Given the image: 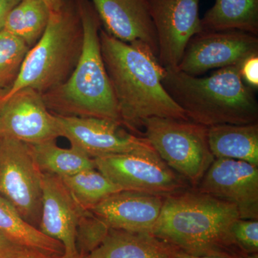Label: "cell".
<instances>
[{
    "label": "cell",
    "mask_w": 258,
    "mask_h": 258,
    "mask_svg": "<svg viewBox=\"0 0 258 258\" xmlns=\"http://www.w3.org/2000/svg\"><path fill=\"white\" fill-rule=\"evenodd\" d=\"M102 57L122 125L144 137V123L152 117L189 120L162 85L164 67L142 43H126L100 30Z\"/></svg>",
    "instance_id": "obj_1"
},
{
    "label": "cell",
    "mask_w": 258,
    "mask_h": 258,
    "mask_svg": "<svg viewBox=\"0 0 258 258\" xmlns=\"http://www.w3.org/2000/svg\"><path fill=\"white\" fill-rule=\"evenodd\" d=\"M239 218L235 205L191 187L166 197L151 233L191 255L244 258L232 232Z\"/></svg>",
    "instance_id": "obj_2"
},
{
    "label": "cell",
    "mask_w": 258,
    "mask_h": 258,
    "mask_svg": "<svg viewBox=\"0 0 258 258\" xmlns=\"http://www.w3.org/2000/svg\"><path fill=\"white\" fill-rule=\"evenodd\" d=\"M240 66L217 70L205 78L166 69L162 85L189 120L204 126L257 123L253 88L240 75Z\"/></svg>",
    "instance_id": "obj_3"
},
{
    "label": "cell",
    "mask_w": 258,
    "mask_h": 258,
    "mask_svg": "<svg viewBox=\"0 0 258 258\" xmlns=\"http://www.w3.org/2000/svg\"><path fill=\"white\" fill-rule=\"evenodd\" d=\"M79 1L83 28L81 57L69 79L42 94V98L54 115L104 118L121 123L102 57L101 19L91 0Z\"/></svg>",
    "instance_id": "obj_4"
},
{
    "label": "cell",
    "mask_w": 258,
    "mask_h": 258,
    "mask_svg": "<svg viewBox=\"0 0 258 258\" xmlns=\"http://www.w3.org/2000/svg\"><path fill=\"white\" fill-rule=\"evenodd\" d=\"M83 45V28L79 0H61L50 12L46 28L30 49L11 88L0 102L25 88L41 94L69 79L79 62Z\"/></svg>",
    "instance_id": "obj_5"
},
{
    "label": "cell",
    "mask_w": 258,
    "mask_h": 258,
    "mask_svg": "<svg viewBox=\"0 0 258 258\" xmlns=\"http://www.w3.org/2000/svg\"><path fill=\"white\" fill-rule=\"evenodd\" d=\"M208 127L191 120L152 117L144 123V137L172 170L195 188L215 158Z\"/></svg>",
    "instance_id": "obj_6"
},
{
    "label": "cell",
    "mask_w": 258,
    "mask_h": 258,
    "mask_svg": "<svg viewBox=\"0 0 258 258\" xmlns=\"http://www.w3.org/2000/svg\"><path fill=\"white\" fill-rule=\"evenodd\" d=\"M0 196L28 223L39 229L42 208V173L30 144L0 139Z\"/></svg>",
    "instance_id": "obj_7"
},
{
    "label": "cell",
    "mask_w": 258,
    "mask_h": 258,
    "mask_svg": "<svg viewBox=\"0 0 258 258\" xmlns=\"http://www.w3.org/2000/svg\"><path fill=\"white\" fill-rule=\"evenodd\" d=\"M96 169L121 190L168 197L189 189L157 152L113 154L94 159Z\"/></svg>",
    "instance_id": "obj_8"
},
{
    "label": "cell",
    "mask_w": 258,
    "mask_h": 258,
    "mask_svg": "<svg viewBox=\"0 0 258 258\" xmlns=\"http://www.w3.org/2000/svg\"><path fill=\"white\" fill-rule=\"evenodd\" d=\"M55 115L61 137L93 159L113 154L156 152L145 137L128 132L119 122Z\"/></svg>",
    "instance_id": "obj_9"
},
{
    "label": "cell",
    "mask_w": 258,
    "mask_h": 258,
    "mask_svg": "<svg viewBox=\"0 0 258 258\" xmlns=\"http://www.w3.org/2000/svg\"><path fill=\"white\" fill-rule=\"evenodd\" d=\"M256 54L257 35L240 30L203 31L188 42L176 69L198 76L210 70L240 66Z\"/></svg>",
    "instance_id": "obj_10"
},
{
    "label": "cell",
    "mask_w": 258,
    "mask_h": 258,
    "mask_svg": "<svg viewBox=\"0 0 258 258\" xmlns=\"http://www.w3.org/2000/svg\"><path fill=\"white\" fill-rule=\"evenodd\" d=\"M200 1L148 0L157 35V59L162 67L177 69L188 42L203 31Z\"/></svg>",
    "instance_id": "obj_11"
},
{
    "label": "cell",
    "mask_w": 258,
    "mask_h": 258,
    "mask_svg": "<svg viewBox=\"0 0 258 258\" xmlns=\"http://www.w3.org/2000/svg\"><path fill=\"white\" fill-rule=\"evenodd\" d=\"M59 137L55 115L47 109L41 93L25 88L0 102V139L36 145Z\"/></svg>",
    "instance_id": "obj_12"
},
{
    "label": "cell",
    "mask_w": 258,
    "mask_h": 258,
    "mask_svg": "<svg viewBox=\"0 0 258 258\" xmlns=\"http://www.w3.org/2000/svg\"><path fill=\"white\" fill-rule=\"evenodd\" d=\"M195 189L235 205L240 219L258 220V166L215 159Z\"/></svg>",
    "instance_id": "obj_13"
},
{
    "label": "cell",
    "mask_w": 258,
    "mask_h": 258,
    "mask_svg": "<svg viewBox=\"0 0 258 258\" xmlns=\"http://www.w3.org/2000/svg\"><path fill=\"white\" fill-rule=\"evenodd\" d=\"M82 207L76 203L60 176L42 174V208L39 230L64 247L59 258H81L76 233Z\"/></svg>",
    "instance_id": "obj_14"
},
{
    "label": "cell",
    "mask_w": 258,
    "mask_h": 258,
    "mask_svg": "<svg viewBox=\"0 0 258 258\" xmlns=\"http://www.w3.org/2000/svg\"><path fill=\"white\" fill-rule=\"evenodd\" d=\"M165 197L121 190L97 204L89 211L109 229L151 232L160 216Z\"/></svg>",
    "instance_id": "obj_15"
},
{
    "label": "cell",
    "mask_w": 258,
    "mask_h": 258,
    "mask_svg": "<svg viewBox=\"0 0 258 258\" xmlns=\"http://www.w3.org/2000/svg\"><path fill=\"white\" fill-rule=\"evenodd\" d=\"M102 28L126 43L142 42L158 55L157 32L148 0H91Z\"/></svg>",
    "instance_id": "obj_16"
},
{
    "label": "cell",
    "mask_w": 258,
    "mask_h": 258,
    "mask_svg": "<svg viewBox=\"0 0 258 258\" xmlns=\"http://www.w3.org/2000/svg\"><path fill=\"white\" fill-rule=\"evenodd\" d=\"M176 252L151 232L109 229L103 242L86 258H177Z\"/></svg>",
    "instance_id": "obj_17"
},
{
    "label": "cell",
    "mask_w": 258,
    "mask_h": 258,
    "mask_svg": "<svg viewBox=\"0 0 258 258\" xmlns=\"http://www.w3.org/2000/svg\"><path fill=\"white\" fill-rule=\"evenodd\" d=\"M208 142L215 159H232L258 166V123L208 127Z\"/></svg>",
    "instance_id": "obj_18"
},
{
    "label": "cell",
    "mask_w": 258,
    "mask_h": 258,
    "mask_svg": "<svg viewBox=\"0 0 258 258\" xmlns=\"http://www.w3.org/2000/svg\"><path fill=\"white\" fill-rule=\"evenodd\" d=\"M201 21L203 31L240 30L257 35L258 0H215Z\"/></svg>",
    "instance_id": "obj_19"
},
{
    "label": "cell",
    "mask_w": 258,
    "mask_h": 258,
    "mask_svg": "<svg viewBox=\"0 0 258 258\" xmlns=\"http://www.w3.org/2000/svg\"><path fill=\"white\" fill-rule=\"evenodd\" d=\"M0 232L19 245L36 249L54 257L59 258L64 253L63 246L60 242L47 237L28 223L16 209L1 196Z\"/></svg>",
    "instance_id": "obj_20"
},
{
    "label": "cell",
    "mask_w": 258,
    "mask_h": 258,
    "mask_svg": "<svg viewBox=\"0 0 258 258\" xmlns=\"http://www.w3.org/2000/svg\"><path fill=\"white\" fill-rule=\"evenodd\" d=\"M31 147L42 174L64 177L96 168L94 159L74 147L69 149L58 147L56 140L31 145Z\"/></svg>",
    "instance_id": "obj_21"
},
{
    "label": "cell",
    "mask_w": 258,
    "mask_h": 258,
    "mask_svg": "<svg viewBox=\"0 0 258 258\" xmlns=\"http://www.w3.org/2000/svg\"><path fill=\"white\" fill-rule=\"evenodd\" d=\"M50 15L42 0H21L10 12L4 30L21 38L31 48L42 37Z\"/></svg>",
    "instance_id": "obj_22"
},
{
    "label": "cell",
    "mask_w": 258,
    "mask_h": 258,
    "mask_svg": "<svg viewBox=\"0 0 258 258\" xmlns=\"http://www.w3.org/2000/svg\"><path fill=\"white\" fill-rule=\"evenodd\" d=\"M76 203L89 210L110 195L121 191L98 169H87L60 177Z\"/></svg>",
    "instance_id": "obj_23"
},
{
    "label": "cell",
    "mask_w": 258,
    "mask_h": 258,
    "mask_svg": "<svg viewBox=\"0 0 258 258\" xmlns=\"http://www.w3.org/2000/svg\"><path fill=\"white\" fill-rule=\"evenodd\" d=\"M30 47L20 37L0 30V96L11 88L18 78Z\"/></svg>",
    "instance_id": "obj_24"
},
{
    "label": "cell",
    "mask_w": 258,
    "mask_h": 258,
    "mask_svg": "<svg viewBox=\"0 0 258 258\" xmlns=\"http://www.w3.org/2000/svg\"><path fill=\"white\" fill-rule=\"evenodd\" d=\"M109 228L89 210L82 208L76 233V245L81 258H86L104 240Z\"/></svg>",
    "instance_id": "obj_25"
},
{
    "label": "cell",
    "mask_w": 258,
    "mask_h": 258,
    "mask_svg": "<svg viewBox=\"0 0 258 258\" xmlns=\"http://www.w3.org/2000/svg\"><path fill=\"white\" fill-rule=\"evenodd\" d=\"M232 232L236 242L244 253H257L258 220L237 219L232 226Z\"/></svg>",
    "instance_id": "obj_26"
},
{
    "label": "cell",
    "mask_w": 258,
    "mask_h": 258,
    "mask_svg": "<svg viewBox=\"0 0 258 258\" xmlns=\"http://www.w3.org/2000/svg\"><path fill=\"white\" fill-rule=\"evenodd\" d=\"M240 75L244 83L255 89L258 87V54L247 57L240 64Z\"/></svg>",
    "instance_id": "obj_27"
},
{
    "label": "cell",
    "mask_w": 258,
    "mask_h": 258,
    "mask_svg": "<svg viewBox=\"0 0 258 258\" xmlns=\"http://www.w3.org/2000/svg\"><path fill=\"white\" fill-rule=\"evenodd\" d=\"M29 249H30L15 243L0 232V258L15 257Z\"/></svg>",
    "instance_id": "obj_28"
},
{
    "label": "cell",
    "mask_w": 258,
    "mask_h": 258,
    "mask_svg": "<svg viewBox=\"0 0 258 258\" xmlns=\"http://www.w3.org/2000/svg\"><path fill=\"white\" fill-rule=\"evenodd\" d=\"M21 0H0V30H3L10 12Z\"/></svg>",
    "instance_id": "obj_29"
},
{
    "label": "cell",
    "mask_w": 258,
    "mask_h": 258,
    "mask_svg": "<svg viewBox=\"0 0 258 258\" xmlns=\"http://www.w3.org/2000/svg\"><path fill=\"white\" fill-rule=\"evenodd\" d=\"M5 258H56L52 256L40 252V251L36 250V249H30L27 252H24L23 254L20 255L15 256V257H5Z\"/></svg>",
    "instance_id": "obj_30"
},
{
    "label": "cell",
    "mask_w": 258,
    "mask_h": 258,
    "mask_svg": "<svg viewBox=\"0 0 258 258\" xmlns=\"http://www.w3.org/2000/svg\"><path fill=\"white\" fill-rule=\"evenodd\" d=\"M48 7L50 12L55 11L60 7L61 0H42Z\"/></svg>",
    "instance_id": "obj_31"
},
{
    "label": "cell",
    "mask_w": 258,
    "mask_h": 258,
    "mask_svg": "<svg viewBox=\"0 0 258 258\" xmlns=\"http://www.w3.org/2000/svg\"><path fill=\"white\" fill-rule=\"evenodd\" d=\"M176 257L177 258H221L217 257H210V256H196L191 254L184 253V252L177 251L176 252Z\"/></svg>",
    "instance_id": "obj_32"
},
{
    "label": "cell",
    "mask_w": 258,
    "mask_h": 258,
    "mask_svg": "<svg viewBox=\"0 0 258 258\" xmlns=\"http://www.w3.org/2000/svg\"><path fill=\"white\" fill-rule=\"evenodd\" d=\"M244 258H258V254H248V255L246 256Z\"/></svg>",
    "instance_id": "obj_33"
}]
</instances>
